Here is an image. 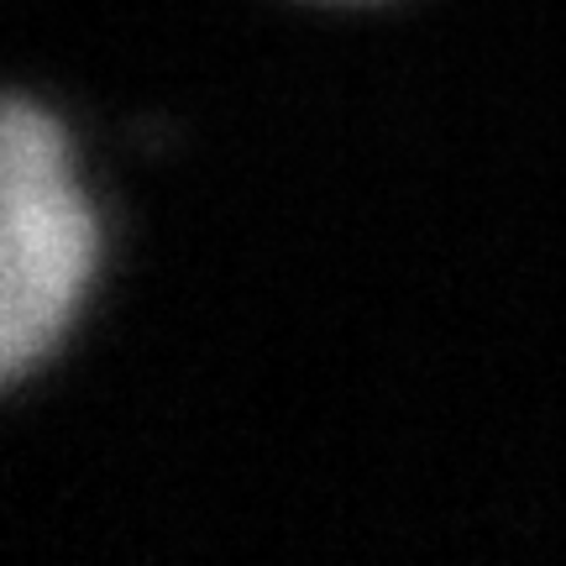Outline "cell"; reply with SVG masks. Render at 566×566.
<instances>
[{
	"label": "cell",
	"instance_id": "1",
	"mask_svg": "<svg viewBox=\"0 0 566 566\" xmlns=\"http://www.w3.org/2000/svg\"><path fill=\"white\" fill-rule=\"evenodd\" d=\"M95 273V216L59 122L32 101L0 116V378L38 373Z\"/></svg>",
	"mask_w": 566,
	"mask_h": 566
}]
</instances>
